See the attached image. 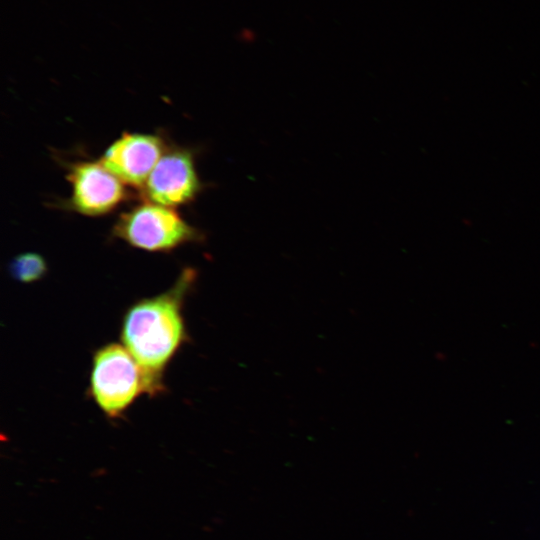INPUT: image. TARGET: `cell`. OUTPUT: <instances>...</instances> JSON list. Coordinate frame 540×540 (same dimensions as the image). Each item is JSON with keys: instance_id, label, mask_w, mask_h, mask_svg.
<instances>
[{"instance_id": "1", "label": "cell", "mask_w": 540, "mask_h": 540, "mask_svg": "<svg viewBox=\"0 0 540 540\" xmlns=\"http://www.w3.org/2000/svg\"><path fill=\"white\" fill-rule=\"evenodd\" d=\"M196 276L194 269H183L170 289L136 301L122 319V345L145 371L159 394L165 390L163 373L167 364L188 341L182 309Z\"/></svg>"}, {"instance_id": "3", "label": "cell", "mask_w": 540, "mask_h": 540, "mask_svg": "<svg viewBox=\"0 0 540 540\" xmlns=\"http://www.w3.org/2000/svg\"><path fill=\"white\" fill-rule=\"evenodd\" d=\"M113 234L131 246L149 252H168L202 238L201 233L173 208L150 201L120 215Z\"/></svg>"}, {"instance_id": "5", "label": "cell", "mask_w": 540, "mask_h": 540, "mask_svg": "<svg viewBox=\"0 0 540 540\" xmlns=\"http://www.w3.org/2000/svg\"><path fill=\"white\" fill-rule=\"evenodd\" d=\"M165 151L156 135L124 133L108 147L100 163L122 183L142 188Z\"/></svg>"}, {"instance_id": "6", "label": "cell", "mask_w": 540, "mask_h": 540, "mask_svg": "<svg viewBox=\"0 0 540 540\" xmlns=\"http://www.w3.org/2000/svg\"><path fill=\"white\" fill-rule=\"evenodd\" d=\"M67 178L72 184L70 204L85 215L106 214L126 197L124 183L100 162L73 164Z\"/></svg>"}, {"instance_id": "4", "label": "cell", "mask_w": 540, "mask_h": 540, "mask_svg": "<svg viewBox=\"0 0 540 540\" xmlns=\"http://www.w3.org/2000/svg\"><path fill=\"white\" fill-rule=\"evenodd\" d=\"M200 190L192 153L180 148L164 152L144 185L148 201L171 208L189 203Z\"/></svg>"}, {"instance_id": "7", "label": "cell", "mask_w": 540, "mask_h": 540, "mask_svg": "<svg viewBox=\"0 0 540 540\" xmlns=\"http://www.w3.org/2000/svg\"><path fill=\"white\" fill-rule=\"evenodd\" d=\"M48 270L45 259L38 253L26 252L14 257L9 264L10 275L18 282L29 284L42 279Z\"/></svg>"}, {"instance_id": "2", "label": "cell", "mask_w": 540, "mask_h": 540, "mask_svg": "<svg viewBox=\"0 0 540 540\" xmlns=\"http://www.w3.org/2000/svg\"><path fill=\"white\" fill-rule=\"evenodd\" d=\"M89 396L111 419H117L142 394L159 395L130 352L119 343H108L93 355Z\"/></svg>"}]
</instances>
